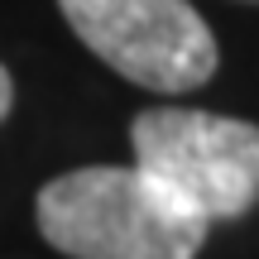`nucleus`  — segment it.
I'll return each mask as SVG.
<instances>
[{"mask_svg": "<svg viewBox=\"0 0 259 259\" xmlns=\"http://www.w3.org/2000/svg\"><path fill=\"white\" fill-rule=\"evenodd\" d=\"M34 221L67 259H197L211 231L135 163H92L44 183Z\"/></svg>", "mask_w": 259, "mask_h": 259, "instance_id": "f257e3e1", "label": "nucleus"}, {"mask_svg": "<svg viewBox=\"0 0 259 259\" xmlns=\"http://www.w3.org/2000/svg\"><path fill=\"white\" fill-rule=\"evenodd\" d=\"M135 168L202 221H235L259 202V125L211 111H139Z\"/></svg>", "mask_w": 259, "mask_h": 259, "instance_id": "f03ea898", "label": "nucleus"}, {"mask_svg": "<svg viewBox=\"0 0 259 259\" xmlns=\"http://www.w3.org/2000/svg\"><path fill=\"white\" fill-rule=\"evenodd\" d=\"M67 29L125 82L192 92L216 72V38L187 0H58Z\"/></svg>", "mask_w": 259, "mask_h": 259, "instance_id": "7ed1b4c3", "label": "nucleus"}, {"mask_svg": "<svg viewBox=\"0 0 259 259\" xmlns=\"http://www.w3.org/2000/svg\"><path fill=\"white\" fill-rule=\"evenodd\" d=\"M10 106H15V82H10V72L0 67V120L10 115Z\"/></svg>", "mask_w": 259, "mask_h": 259, "instance_id": "20e7f679", "label": "nucleus"}]
</instances>
